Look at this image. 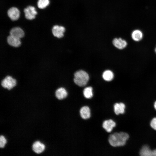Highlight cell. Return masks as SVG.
<instances>
[{
	"label": "cell",
	"mask_w": 156,
	"mask_h": 156,
	"mask_svg": "<svg viewBox=\"0 0 156 156\" xmlns=\"http://www.w3.org/2000/svg\"><path fill=\"white\" fill-rule=\"evenodd\" d=\"M129 137V135L126 133H115L109 135L108 141L110 144L113 146H123L125 144Z\"/></svg>",
	"instance_id": "1"
},
{
	"label": "cell",
	"mask_w": 156,
	"mask_h": 156,
	"mask_svg": "<svg viewBox=\"0 0 156 156\" xmlns=\"http://www.w3.org/2000/svg\"><path fill=\"white\" fill-rule=\"evenodd\" d=\"M89 79L88 74L83 70H79L74 74V81L78 86L82 87L86 86Z\"/></svg>",
	"instance_id": "2"
},
{
	"label": "cell",
	"mask_w": 156,
	"mask_h": 156,
	"mask_svg": "<svg viewBox=\"0 0 156 156\" xmlns=\"http://www.w3.org/2000/svg\"><path fill=\"white\" fill-rule=\"evenodd\" d=\"M16 80L10 75H7L1 81V86L4 88L10 90L16 85Z\"/></svg>",
	"instance_id": "3"
},
{
	"label": "cell",
	"mask_w": 156,
	"mask_h": 156,
	"mask_svg": "<svg viewBox=\"0 0 156 156\" xmlns=\"http://www.w3.org/2000/svg\"><path fill=\"white\" fill-rule=\"evenodd\" d=\"M26 19L31 20L35 18V15L37 13L35 7L33 6H28L23 10Z\"/></svg>",
	"instance_id": "4"
},
{
	"label": "cell",
	"mask_w": 156,
	"mask_h": 156,
	"mask_svg": "<svg viewBox=\"0 0 156 156\" xmlns=\"http://www.w3.org/2000/svg\"><path fill=\"white\" fill-rule=\"evenodd\" d=\"M65 30L66 29L64 27L56 25L53 27L52 32L54 37L60 38L63 37Z\"/></svg>",
	"instance_id": "5"
},
{
	"label": "cell",
	"mask_w": 156,
	"mask_h": 156,
	"mask_svg": "<svg viewBox=\"0 0 156 156\" xmlns=\"http://www.w3.org/2000/svg\"><path fill=\"white\" fill-rule=\"evenodd\" d=\"M20 11L18 9L15 7H12L8 10V16L11 20L13 21L17 20L20 16Z\"/></svg>",
	"instance_id": "6"
},
{
	"label": "cell",
	"mask_w": 156,
	"mask_h": 156,
	"mask_svg": "<svg viewBox=\"0 0 156 156\" xmlns=\"http://www.w3.org/2000/svg\"><path fill=\"white\" fill-rule=\"evenodd\" d=\"M7 42L10 46L14 47H18L21 44L20 39L9 35L7 38Z\"/></svg>",
	"instance_id": "7"
},
{
	"label": "cell",
	"mask_w": 156,
	"mask_h": 156,
	"mask_svg": "<svg viewBox=\"0 0 156 156\" xmlns=\"http://www.w3.org/2000/svg\"><path fill=\"white\" fill-rule=\"evenodd\" d=\"M9 34L10 35L20 39L23 38L24 36L23 30L18 27L12 28L10 31Z\"/></svg>",
	"instance_id": "8"
},
{
	"label": "cell",
	"mask_w": 156,
	"mask_h": 156,
	"mask_svg": "<svg viewBox=\"0 0 156 156\" xmlns=\"http://www.w3.org/2000/svg\"><path fill=\"white\" fill-rule=\"evenodd\" d=\"M113 45L117 48L122 49L125 48L127 45L126 41L121 38H115L112 41Z\"/></svg>",
	"instance_id": "9"
},
{
	"label": "cell",
	"mask_w": 156,
	"mask_h": 156,
	"mask_svg": "<svg viewBox=\"0 0 156 156\" xmlns=\"http://www.w3.org/2000/svg\"><path fill=\"white\" fill-rule=\"evenodd\" d=\"M116 125V123L112 120L109 119L104 121L102 126L107 132H110Z\"/></svg>",
	"instance_id": "10"
},
{
	"label": "cell",
	"mask_w": 156,
	"mask_h": 156,
	"mask_svg": "<svg viewBox=\"0 0 156 156\" xmlns=\"http://www.w3.org/2000/svg\"><path fill=\"white\" fill-rule=\"evenodd\" d=\"M45 148L44 145L39 141L35 142L32 146L33 151L37 154L42 153L44 150Z\"/></svg>",
	"instance_id": "11"
},
{
	"label": "cell",
	"mask_w": 156,
	"mask_h": 156,
	"mask_svg": "<svg viewBox=\"0 0 156 156\" xmlns=\"http://www.w3.org/2000/svg\"><path fill=\"white\" fill-rule=\"evenodd\" d=\"M55 95L58 99L62 100L67 96V92L64 88L60 87L56 90L55 92Z\"/></svg>",
	"instance_id": "12"
},
{
	"label": "cell",
	"mask_w": 156,
	"mask_h": 156,
	"mask_svg": "<svg viewBox=\"0 0 156 156\" xmlns=\"http://www.w3.org/2000/svg\"><path fill=\"white\" fill-rule=\"evenodd\" d=\"M140 154L143 156H155V151L151 150L148 146H144L141 148Z\"/></svg>",
	"instance_id": "13"
},
{
	"label": "cell",
	"mask_w": 156,
	"mask_h": 156,
	"mask_svg": "<svg viewBox=\"0 0 156 156\" xmlns=\"http://www.w3.org/2000/svg\"><path fill=\"white\" fill-rule=\"evenodd\" d=\"M80 113L81 118L84 119H88L90 116V109L87 106L82 107L80 110Z\"/></svg>",
	"instance_id": "14"
},
{
	"label": "cell",
	"mask_w": 156,
	"mask_h": 156,
	"mask_svg": "<svg viewBox=\"0 0 156 156\" xmlns=\"http://www.w3.org/2000/svg\"><path fill=\"white\" fill-rule=\"evenodd\" d=\"M125 105L123 103H117L114 105V112L116 115L124 113Z\"/></svg>",
	"instance_id": "15"
},
{
	"label": "cell",
	"mask_w": 156,
	"mask_h": 156,
	"mask_svg": "<svg viewBox=\"0 0 156 156\" xmlns=\"http://www.w3.org/2000/svg\"><path fill=\"white\" fill-rule=\"evenodd\" d=\"M132 39L135 41H139L141 40L143 37V34L140 30L136 29L133 31L131 34Z\"/></svg>",
	"instance_id": "16"
},
{
	"label": "cell",
	"mask_w": 156,
	"mask_h": 156,
	"mask_svg": "<svg viewBox=\"0 0 156 156\" xmlns=\"http://www.w3.org/2000/svg\"><path fill=\"white\" fill-rule=\"evenodd\" d=\"M102 76L104 80L107 81H110L112 80L114 77L113 72L110 70H106L103 74Z\"/></svg>",
	"instance_id": "17"
},
{
	"label": "cell",
	"mask_w": 156,
	"mask_h": 156,
	"mask_svg": "<svg viewBox=\"0 0 156 156\" xmlns=\"http://www.w3.org/2000/svg\"><path fill=\"white\" fill-rule=\"evenodd\" d=\"M83 94L84 97L87 99H90L93 96L92 88L89 86L84 88L83 90Z\"/></svg>",
	"instance_id": "18"
},
{
	"label": "cell",
	"mask_w": 156,
	"mask_h": 156,
	"mask_svg": "<svg viewBox=\"0 0 156 156\" xmlns=\"http://www.w3.org/2000/svg\"><path fill=\"white\" fill-rule=\"evenodd\" d=\"M49 3V0H38L37 3V6L39 8L43 9L47 6Z\"/></svg>",
	"instance_id": "19"
},
{
	"label": "cell",
	"mask_w": 156,
	"mask_h": 156,
	"mask_svg": "<svg viewBox=\"0 0 156 156\" xmlns=\"http://www.w3.org/2000/svg\"><path fill=\"white\" fill-rule=\"evenodd\" d=\"M7 140L5 137L2 135L0 137V147L1 148H3L6 143Z\"/></svg>",
	"instance_id": "20"
},
{
	"label": "cell",
	"mask_w": 156,
	"mask_h": 156,
	"mask_svg": "<svg viewBox=\"0 0 156 156\" xmlns=\"http://www.w3.org/2000/svg\"><path fill=\"white\" fill-rule=\"evenodd\" d=\"M150 125L152 128L156 130V117L152 119L150 123Z\"/></svg>",
	"instance_id": "21"
},
{
	"label": "cell",
	"mask_w": 156,
	"mask_h": 156,
	"mask_svg": "<svg viewBox=\"0 0 156 156\" xmlns=\"http://www.w3.org/2000/svg\"><path fill=\"white\" fill-rule=\"evenodd\" d=\"M154 107L155 108L156 110V101L154 103Z\"/></svg>",
	"instance_id": "22"
},
{
	"label": "cell",
	"mask_w": 156,
	"mask_h": 156,
	"mask_svg": "<svg viewBox=\"0 0 156 156\" xmlns=\"http://www.w3.org/2000/svg\"><path fill=\"white\" fill-rule=\"evenodd\" d=\"M155 52L156 54V47L155 49Z\"/></svg>",
	"instance_id": "23"
}]
</instances>
